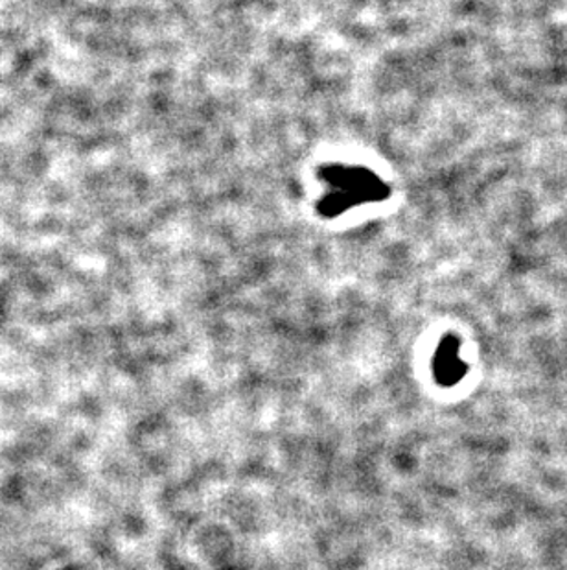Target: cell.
<instances>
[{"instance_id":"cell-1","label":"cell","mask_w":567,"mask_h":570,"mask_svg":"<svg viewBox=\"0 0 567 570\" xmlns=\"http://www.w3.org/2000/svg\"><path fill=\"white\" fill-rule=\"evenodd\" d=\"M328 179L332 181L334 187L339 190L328 204L327 215H339L348 209L350 204L364 202V199L384 198L386 187L372 178L370 174H361L358 170H341L339 173L328 174Z\"/></svg>"}]
</instances>
